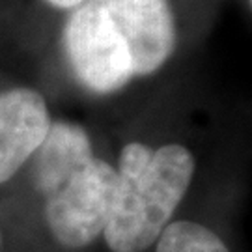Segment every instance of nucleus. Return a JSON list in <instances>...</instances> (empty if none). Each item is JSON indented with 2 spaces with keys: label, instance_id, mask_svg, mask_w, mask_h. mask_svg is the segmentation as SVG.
I'll list each match as a JSON object with an SVG mask.
<instances>
[{
  "label": "nucleus",
  "instance_id": "nucleus-2",
  "mask_svg": "<svg viewBox=\"0 0 252 252\" xmlns=\"http://www.w3.org/2000/svg\"><path fill=\"white\" fill-rule=\"evenodd\" d=\"M118 187L105 228L112 252H142L159 239L189 189L194 157L180 144L152 152L127 144L120 153Z\"/></svg>",
  "mask_w": 252,
  "mask_h": 252
},
{
  "label": "nucleus",
  "instance_id": "nucleus-3",
  "mask_svg": "<svg viewBox=\"0 0 252 252\" xmlns=\"http://www.w3.org/2000/svg\"><path fill=\"white\" fill-rule=\"evenodd\" d=\"M118 187V172L108 162L92 159L45 198L47 224L54 239L82 249L107 228Z\"/></svg>",
  "mask_w": 252,
  "mask_h": 252
},
{
  "label": "nucleus",
  "instance_id": "nucleus-1",
  "mask_svg": "<svg viewBox=\"0 0 252 252\" xmlns=\"http://www.w3.org/2000/svg\"><path fill=\"white\" fill-rule=\"evenodd\" d=\"M174 39L168 0H84L63 30L73 71L86 88L99 94L159 69Z\"/></svg>",
  "mask_w": 252,
  "mask_h": 252
},
{
  "label": "nucleus",
  "instance_id": "nucleus-4",
  "mask_svg": "<svg viewBox=\"0 0 252 252\" xmlns=\"http://www.w3.org/2000/svg\"><path fill=\"white\" fill-rule=\"evenodd\" d=\"M49 127L45 99L37 92L15 88L0 94V183L37 152Z\"/></svg>",
  "mask_w": 252,
  "mask_h": 252
},
{
  "label": "nucleus",
  "instance_id": "nucleus-7",
  "mask_svg": "<svg viewBox=\"0 0 252 252\" xmlns=\"http://www.w3.org/2000/svg\"><path fill=\"white\" fill-rule=\"evenodd\" d=\"M53 6L56 8H75V6H81L84 0H49Z\"/></svg>",
  "mask_w": 252,
  "mask_h": 252
},
{
  "label": "nucleus",
  "instance_id": "nucleus-6",
  "mask_svg": "<svg viewBox=\"0 0 252 252\" xmlns=\"http://www.w3.org/2000/svg\"><path fill=\"white\" fill-rule=\"evenodd\" d=\"M155 252H230L220 237L213 234L209 228L180 220L172 222L159 235V243Z\"/></svg>",
  "mask_w": 252,
  "mask_h": 252
},
{
  "label": "nucleus",
  "instance_id": "nucleus-5",
  "mask_svg": "<svg viewBox=\"0 0 252 252\" xmlns=\"http://www.w3.org/2000/svg\"><path fill=\"white\" fill-rule=\"evenodd\" d=\"M94 159L84 129L67 122L51 124L45 140L37 148L36 183L43 196H51L75 172Z\"/></svg>",
  "mask_w": 252,
  "mask_h": 252
}]
</instances>
